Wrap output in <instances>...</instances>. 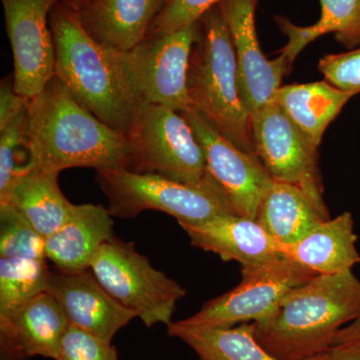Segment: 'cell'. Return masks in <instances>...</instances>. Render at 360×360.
Returning <instances> with one entry per match:
<instances>
[{"instance_id": "6da1fadb", "label": "cell", "mask_w": 360, "mask_h": 360, "mask_svg": "<svg viewBox=\"0 0 360 360\" xmlns=\"http://www.w3.org/2000/svg\"><path fill=\"white\" fill-rule=\"evenodd\" d=\"M26 167L60 174L73 167L129 169V137L110 129L78 103L54 75L27 103Z\"/></svg>"}, {"instance_id": "7a4b0ae2", "label": "cell", "mask_w": 360, "mask_h": 360, "mask_svg": "<svg viewBox=\"0 0 360 360\" xmlns=\"http://www.w3.org/2000/svg\"><path fill=\"white\" fill-rule=\"evenodd\" d=\"M359 316L360 281L348 270L297 286L253 326L258 342L276 359L307 360L328 352L342 326Z\"/></svg>"}, {"instance_id": "3957f363", "label": "cell", "mask_w": 360, "mask_h": 360, "mask_svg": "<svg viewBox=\"0 0 360 360\" xmlns=\"http://www.w3.org/2000/svg\"><path fill=\"white\" fill-rule=\"evenodd\" d=\"M49 25L56 47L54 75L101 122L129 136L142 103L118 52L92 39L61 1L51 9Z\"/></svg>"}, {"instance_id": "277c9868", "label": "cell", "mask_w": 360, "mask_h": 360, "mask_svg": "<svg viewBox=\"0 0 360 360\" xmlns=\"http://www.w3.org/2000/svg\"><path fill=\"white\" fill-rule=\"evenodd\" d=\"M200 39L189 60L191 108L241 150L257 155L251 115L239 94L238 63L231 32L219 7L200 18Z\"/></svg>"}, {"instance_id": "5b68a950", "label": "cell", "mask_w": 360, "mask_h": 360, "mask_svg": "<svg viewBox=\"0 0 360 360\" xmlns=\"http://www.w3.org/2000/svg\"><path fill=\"white\" fill-rule=\"evenodd\" d=\"M96 180L108 198L110 214L117 219L158 210L174 217L179 224H200L220 215L238 214L210 174L198 184H184L158 174L101 169L96 170Z\"/></svg>"}, {"instance_id": "8992f818", "label": "cell", "mask_w": 360, "mask_h": 360, "mask_svg": "<svg viewBox=\"0 0 360 360\" xmlns=\"http://www.w3.org/2000/svg\"><path fill=\"white\" fill-rule=\"evenodd\" d=\"M90 270L123 307L132 310L146 328L169 326L179 300L186 291L165 272L155 269L134 243L115 238L96 253Z\"/></svg>"}, {"instance_id": "52a82bcc", "label": "cell", "mask_w": 360, "mask_h": 360, "mask_svg": "<svg viewBox=\"0 0 360 360\" xmlns=\"http://www.w3.org/2000/svg\"><path fill=\"white\" fill-rule=\"evenodd\" d=\"M127 137L132 148L131 172L184 184H198L207 176L203 149L179 111L142 103Z\"/></svg>"}, {"instance_id": "ba28073f", "label": "cell", "mask_w": 360, "mask_h": 360, "mask_svg": "<svg viewBox=\"0 0 360 360\" xmlns=\"http://www.w3.org/2000/svg\"><path fill=\"white\" fill-rule=\"evenodd\" d=\"M200 20L179 32L149 35L127 52H118L130 84L142 103L191 110L187 90L189 60L200 39Z\"/></svg>"}, {"instance_id": "9c48e42d", "label": "cell", "mask_w": 360, "mask_h": 360, "mask_svg": "<svg viewBox=\"0 0 360 360\" xmlns=\"http://www.w3.org/2000/svg\"><path fill=\"white\" fill-rule=\"evenodd\" d=\"M241 281L233 290L203 304L184 319L193 326L231 328L269 317L284 297L316 274L285 257L257 266L241 267Z\"/></svg>"}, {"instance_id": "30bf717a", "label": "cell", "mask_w": 360, "mask_h": 360, "mask_svg": "<svg viewBox=\"0 0 360 360\" xmlns=\"http://www.w3.org/2000/svg\"><path fill=\"white\" fill-rule=\"evenodd\" d=\"M255 153L272 179L300 187L324 215L319 148L296 127L278 104L270 103L251 113Z\"/></svg>"}, {"instance_id": "8fae6325", "label": "cell", "mask_w": 360, "mask_h": 360, "mask_svg": "<svg viewBox=\"0 0 360 360\" xmlns=\"http://www.w3.org/2000/svg\"><path fill=\"white\" fill-rule=\"evenodd\" d=\"M60 0H1L13 54V86L32 98L56 72V47L49 15Z\"/></svg>"}, {"instance_id": "7c38bea8", "label": "cell", "mask_w": 360, "mask_h": 360, "mask_svg": "<svg viewBox=\"0 0 360 360\" xmlns=\"http://www.w3.org/2000/svg\"><path fill=\"white\" fill-rule=\"evenodd\" d=\"M180 113L200 141L208 174L224 189L236 212L257 219L260 202L274 181L264 163L220 134L195 110Z\"/></svg>"}, {"instance_id": "4fadbf2b", "label": "cell", "mask_w": 360, "mask_h": 360, "mask_svg": "<svg viewBox=\"0 0 360 360\" xmlns=\"http://www.w3.org/2000/svg\"><path fill=\"white\" fill-rule=\"evenodd\" d=\"M259 0H222L217 4L231 32L241 99L248 112H255L274 101L283 77L291 70L279 54L269 60L258 41L255 11Z\"/></svg>"}, {"instance_id": "5bb4252c", "label": "cell", "mask_w": 360, "mask_h": 360, "mask_svg": "<svg viewBox=\"0 0 360 360\" xmlns=\"http://www.w3.org/2000/svg\"><path fill=\"white\" fill-rule=\"evenodd\" d=\"M51 292L65 309L70 324L106 341L136 317L97 281L91 270H52Z\"/></svg>"}, {"instance_id": "9a60e30c", "label": "cell", "mask_w": 360, "mask_h": 360, "mask_svg": "<svg viewBox=\"0 0 360 360\" xmlns=\"http://www.w3.org/2000/svg\"><path fill=\"white\" fill-rule=\"evenodd\" d=\"M70 322L58 300L40 293L13 314L0 319V360L34 356L56 360Z\"/></svg>"}, {"instance_id": "2e32d148", "label": "cell", "mask_w": 360, "mask_h": 360, "mask_svg": "<svg viewBox=\"0 0 360 360\" xmlns=\"http://www.w3.org/2000/svg\"><path fill=\"white\" fill-rule=\"evenodd\" d=\"M191 245L215 253L241 267L257 266L283 257L281 245L257 219L239 214L220 215L200 224L180 222Z\"/></svg>"}, {"instance_id": "e0dca14e", "label": "cell", "mask_w": 360, "mask_h": 360, "mask_svg": "<svg viewBox=\"0 0 360 360\" xmlns=\"http://www.w3.org/2000/svg\"><path fill=\"white\" fill-rule=\"evenodd\" d=\"M167 0H89L77 14L87 34L99 44L127 52L148 37Z\"/></svg>"}, {"instance_id": "ac0fdd59", "label": "cell", "mask_w": 360, "mask_h": 360, "mask_svg": "<svg viewBox=\"0 0 360 360\" xmlns=\"http://www.w3.org/2000/svg\"><path fill=\"white\" fill-rule=\"evenodd\" d=\"M115 238L108 208L75 205L60 229L45 238L46 258L61 271L89 269L101 246Z\"/></svg>"}, {"instance_id": "d6986e66", "label": "cell", "mask_w": 360, "mask_h": 360, "mask_svg": "<svg viewBox=\"0 0 360 360\" xmlns=\"http://www.w3.org/2000/svg\"><path fill=\"white\" fill-rule=\"evenodd\" d=\"M352 213L343 212L312 229L295 245L281 246L283 257L316 276H333L360 264Z\"/></svg>"}, {"instance_id": "ffe728a7", "label": "cell", "mask_w": 360, "mask_h": 360, "mask_svg": "<svg viewBox=\"0 0 360 360\" xmlns=\"http://www.w3.org/2000/svg\"><path fill=\"white\" fill-rule=\"evenodd\" d=\"M58 175L21 168L0 205L13 206L44 238H49L65 224L75 206L61 191Z\"/></svg>"}, {"instance_id": "44dd1931", "label": "cell", "mask_w": 360, "mask_h": 360, "mask_svg": "<svg viewBox=\"0 0 360 360\" xmlns=\"http://www.w3.org/2000/svg\"><path fill=\"white\" fill-rule=\"evenodd\" d=\"M257 221L281 246L295 245L329 219L300 187L276 181L265 193Z\"/></svg>"}, {"instance_id": "7402d4cb", "label": "cell", "mask_w": 360, "mask_h": 360, "mask_svg": "<svg viewBox=\"0 0 360 360\" xmlns=\"http://www.w3.org/2000/svg\"><path fill=\"white\" fill-rule=\"evenodd\" d=\"M354 96L323 80L279 87L272 101L319 148L328 125Z\"/></svg>"}, {"instance_id": "603a6c76", "label": "cell", "mask_w": 360, "mask_h": 360, "mask_svg": "<svg viewBox=\"0 0 360 360\" xmlns=\"http://www.w3.org/2000/svg\"><path fill=\"white\" fill-rule=\"evenodd\" d=\"M319 4L321 18L311 25H296L285 16H274L276 25L288 39L279 53L291 66L307 45L329 33L349 51L360 47V0H319Z\"/></svg>"}, {"instance_id": "cb8c5ba5", "label": "cell", "mask_w": 360, "mask_h": 360, "mask_svg": "<svg viewBox=\"0 0 360 360\" xmlns=\"http://www.w3.org/2000/svg\"><path fill=\"white\" fill-rule=\"evenodd\" d=\"M167 331L193 348L200 360H279L258 342L253 322L236 328H213L172 321ZM323 354L307 360H321Z\"/></svg>"}, {"instance_id": "d4e9b609", "label": "cell", "mask_w": 360, "mask_h": 360, "mask_svg": "<svg viewBox=\"0 0 360 360\" xmlns=\"http://www.w3.org/2000/svg\"><path fill=\"white\" fill-rule=\"evenodd\" d=\"M51 274L46 259L0 257V319L47 291Z\"/></svg>"}, {"instance_id": "484cf974", "label": "cell", "mask_w": 360, "mask_h": 360, "mask_svg": "<svg viewBox=\"0 0 360 360\" xmlns=\"http://www.w3.org/2000/svg\"><path fill=\"white\" fill-rule=\"evenodd\" d=\"M0 257L47 259L44 236L9 205H0Z\"/></svg>"}, {"instance_id": "4316f807", "label": "cell", "mask_w": 360, "mask_h": 360, "mask_svg": "<svg viewBox=\"0 0 360 360\" xmlns=\"http://www.w3.org/2000/svg\"><path fill=\"white\" fill-rule=\"evenodd\" d=\"M27 124V106L20 115L0 129V200L8 193L14 177L22 168L20 148H23Z\"/></svg>"}, {"instance_id": "83f0119b", "label": "cell", "mask_w": 360, "mask_h": 360, "mask_svg": "<svg viewBox=\"0 0 360 360\" xmlns=\"http://www.w3.org/2000/svg\"><path fill=\"white\" fill-rule=\"evenodd\" d=\"M222 0H167L149 28L148 35L169 34L198 22Z\"/></svg>"}, {"instance_id": "f1b7e54d", "label": "cell", "mask_w": 360, "mask_h": 360, "mask_svg": "<svg viewBox=\"0 0 360 360\" xmlns=\"http://www.w3.org/2000/svg\"><path fill=\"white\" fill-rule=\"evenodd\" d=\"M56 360H120V357L110 341L70 324Z\"/></svg>"}, {"instance_id": "f546056e", "label": "cell", "mask_w": 360, "mask_h": 360, "mask_svg": "<svg viewBox=\"0 0 360 360\" xmlns=\"http://www.w3.org/2000/svg\"><path fill=\"white\" fill-rule=\"evenodd\" d=\"M324 79L336 89L360 94V47L340 54H326L319 63Z\"/></svg>"}, {"instance_id": "4dcf8cb0", "label": "cell", "mask_w": 360, "mask_h": 360, "mask_svg": "<svg viewBox=\"0 0 360 360\" xmlns=\"http://www.w3.org/2000/svg\"><path fill=\"white\" fill-rule=\"evenodd\" d=\"M28 101L14 89L13 73L4 78L0 84V129L25 110Z\"/></svg>"}, {"instance_id": "1f68e13d", "label": "cell", "mask_w": 360, "mask_h": 360, "mask_svg": "<svg viewBox=\"0 0 360 360\" xmlns=\"http://www.w3.org/2000/svg\"><path fill=\"white\" fill-rule=\"evenodd\" d=\"M360 343V316L354 321L350 322L347 328H341L336 335L333 347H342V345H354Z\"/></svg>"}, {"instance_id": "d6a6232c", "label": "cell", "mask_w": 360, "mask_h": 360, "mask_svg": "<svg viewBox=\"0 0 360 360\" xmlns=\"http://www.w3.org/2000/svg\"><path fill=\"white\" fill-rule=\"evenodd\" d=\"M321 360H360V343L331 347Z\"/></svg>"}, {"instance_id": "836d02e7", "label": "cell", "mask_w": 360, "mask_h": 360, "mask_svg": "<svg viewBox=\"0 0 360 360\" xmlns=\"http://www.w3.org/2000/svg\"><path fill=\"white\" fill-rule=\"evenodd\" d=\"M65 6H68L73 13H77L82 11V7L86 4L89 0H60Z\"/></svg>"}]
</instances>
